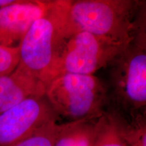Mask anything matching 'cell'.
<instances>
[{
	"instance_id": "obj_8",
	"label": "cell",
	"mask_w": 146,
	"mask_h": 146,
	"mask_svg": "<svg viewBox=\"0 0 146 146\" xmlns=\"http://www.w3.org/2000/svg\"><path fill=\"white\" fill-rule=\"evenodd\" d=\"M45 91L43 84L16 67L10 74L0 77V113L30 97L45 96Z\"/></svg>"
},
{
	"instance_id": "obj_6",
	"label": "cell",
	"mask_w": 146,
	"mask_h": 146,
	"mask_svg": "<svg viewBox=\"0 0 146 146\" xmlns=\"http://www.w3.org/2000/svg\"><path fill=\"white\" fill-rule=\"evenodd\" d=\"M58 118L45 96L29 98L0 113V146H11Z\"/></svg>"
},
{
	"instance_id": "obj_12",
	"label": "cell",
	"mask_w": 146,
	"mask_h": 146,
	"mask_svg": "<svg viewBox=\"0 0 146 146\" xmlns=\"http://www.w3.org/2000/svg\"><path fill=\"white\" fill-rule=\"evenodd\" d=\"M128 123L124 116V135L128 146H146L145 117L143 113L131 117Z\"/></svg>"
},
{
	"instance_id": "obj_3",
	"label": "cell",
	"mask_w": 146,
	"mask_h": 146,
	"mask_svg": "<svg viewBox=\"0 0 146 146\" xmlns=\"http://www.w3.org/2000/svg\"><path fill=\"white\" fill-rule=\"evenodd\" d=\"M143 18L135 35L110 65V108L133 117L146 106V45Z\"/></svg>"
},
{
	"instance_id": "obj_1",
	"label": "cell",
	"mask_w": 146,
	"mask_h": 146,
	"mask_svg": "<svg viewBox=\"0 0 146 146\" xmlns=\"http://www.w3.org/2000/svg\"><path fill=\"white\" fill-rule=\"evenodd\" d=\"M70 1H49L44 12L18 45L17 68L47 87L66 41V19Z\"/></svg>"
},
{
	"instance_id": "obj_4",
	"label": "cell",
	"mask_w": 146,
	"mask_h": 146,
	"mask_svg": "<svg viewBox=\"0 0 146 146\" xmlns=\"http://www.w3.org/2000/svg\"><path fill=\"white\" fill-rule=\"evenodd\" d=\"M108 92L94 74H64L49 83L45 96L57 116L72 122L100 118L109 106Z\"/></svg>"
},
{
	"instance_id": "obj_11",
	"label": "cell",
	"mask_w": 146,
	"mask_h": 146,
	"mask_svg": "<svg viewBox=\"0 0 146 146\" xmlns=\"http://www.w3.org/2000/svg\"><path fill=\"white\" fill-rule=\"evenodd\" d=\"M55 118L41 126L34 132L11 146H54L62 124Z\"/></svg>"
},
{
	"instance_id": "obj_9",
	"label": "cell",
	"mask_w": 146,
	"mask_h": 146,
	"mask_svg": "<svg viewBox=\"0 0 146 146\" xmlns=\"http://www.w3.org/2000/svg\"><path fill=\"white\" fill-rule=\"evenodd\" d=\"M98 119L77 120L62 124L54 146H94Z\"/></svg>"
},
{
	"instance_id": "obj_7",
	"label": "cell",
	"mask_w": 146,
	"mask_h": 146,
	"mask_svg": "<svg viewBox=\"0 0 146 146\" xmlns=\"http://www.w3.org/2000/svg\"><path fill=\"white\" fill-rule=\"evenodd\" d=\"M48 1L19 0L0 9V45L18 47L32 24L44 12Z\"/></svg>"
},
{
	"instance_id": "obj_5",
	"label": "cell",
	"mask_w": 146,
	"mask_h": 146,
	"mask_svg": "<svg viewBox=\"0 0 146 146\" xmlns=\"http://www.w3.org/2000/svg\"><path fill=\"white\" fill-rule=\"evenodd\" d=\"M129 43L87 32L73 35L66 39L53 79L64 74H94L110 65Z\"/></svg>"
},
{
	"instance_id": "obj_13",
	"label": "cell",
	"mask_w": 146,
	"mask_h": 146,
	"mask_svg": "<svg viewBox=\"0 0 146 146\" xmlns=\"http://www.w3.org/2000/svg\"><path fill=\"white\" fill-rule=\"evenodd\" d=\"M18 62V46L7 47L0 45V77L10 74L15 70Z\"/></svg>"
},
{
	"instance_id": "obj_2",
	"label": "cell",
	"mask_w": 146,
	"mask_h": 146,
	"mask_svg": "<svg viewBox=\"0 0 146 146\" xmlns=\"http://www.w3.org/2000/svg\"><path fill=\"white\" fill-rule=\"evenodd\" d=\"M140 4L133 0L70 1L65 25L66 39L87 32L129 43L139 22L136 16Z\"/></svg>"
},
{
	"instance_id": "obj_10",
	"label": "cell",
	"mask_w": 146,
	"mask_h": 146,
	"mask_svg": "<svg viewBox=\"0 0 146 146\" xmlns=\"http://www.w3.org/2000/svg\"><path fill=\"white\" fill-rule=\"evenodd\" d=\"M94 146H128L124 135V116L109 107L97 120Z\"/></svg>"
}]
</instances>
